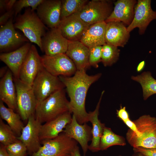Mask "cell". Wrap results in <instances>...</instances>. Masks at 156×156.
<instances>
[{
  "mask_svg": "<svg viewBox=\"0 0 156 156\" xmlns=\"http://www.w3.org/2000/svg\"><path fill=\"white\" fill-rule=\"evenodd\" d=\"M101 75V73L89 75L86 70H77L73 76H59L66 87L70 99V112L80 124L89 121L90 114L86 112L85 109L86 97L90 86Z\"/></svg>",
  "mask_w": 156,
  "mask_h": 156,
  "instance_id": "cell-1",
  "label": "cell"
},
{
  "mask_svg": "<svg viewBox=\"0 0 156 156\" xmlns=\"http://www.w3.org/2000/svg\"><path fill=\"white\" fill-rule=\"evenodd\" d=\"M68 112H70L69 101L67 99L64 90L63 89L37 103L35 116L42 124Z\"/></svg>",
  "mask_w": 156,
  "mask_h": 156,
  "instance_id": "cell-2",
  "label": "cell"
},
{
  "mask_svg": "<svg viewBox=\"0 0 156 156\" xmlns=\"http://www.w3.org/2000/svg\"><path fill=\"white\" fill-rule=\"evenodd\" d=\"M14 26L15 28L21 30L29 41L36 44L43 52L42 38L49 29L31 8H28L23 14L18 15Z\"/></svg>",
  "mask_w": 156,
  "mask_h": 156,
  "instance_id": "cell-3",
  "label": "cell"
},
{
  "mask_svg": "<svg viewBox=\"0 0 156 156\" xmlns=\"http://www.w3.org/2000/svg\"><path fill=\"white\" fill-rule=\"evenodd\" d=\"M133 122L141 135L137 136L129 129L126 134L129 143L133 148H156V118L144 115Z\"/></svg>",
  "mask_w": 156,
  "mask_h": 156,
  "instance_id": "cell-4",
  "label": "cell"
},
{
  "mask_svg": "<svg viewBox=\"0 0 156 156\" xmlns=\"http://www.w3.org/2000/svg\"><path fill=\"white\" fill-rule=\"evenodd\" d=\"M41 142L42 145L31 156H68L78 146L76 141L64 132L55 138Z\"/></svg>",
  "mask_w": 156,
  "mask_h": 156,
  "instance_id": "cell-5",
  "label": "cell"
},
{
  "mask_svg": "<svg viewBox=\"0 0 156 156\" xmlns=\"http://www.w3.org/2000/svg\"><path fill=\"white\" fill-rule=\"evenodd\" d=\"M112 4V1L109 0L88 1L75 14L84 22L90 25L105 21L113 10Z\"/></svg>",
  "mask_w": 156,
  "mask_h": 156,
  "instance_id": "cell-6",
  "label": "cell"
},
{
  "mask_svg": "<svg viewBox=\"0 0 156 156\" xmlns=\"http://www.w3.org/2000/svg\"><path fill=\"white\" fill-rule=\"evenodd\" d=\"M64 87L59 77L51 75L43 67L39 71L32 86L37 103Z\"/></svg>",
  "mask_w": 156,
  "mask_h": 156,
  "instance_id": "cell-7",
  "label": "cell"
},
{
  "mask_svg": "<svg viewBox=\"0 0 156 156\" xmlns=\"http://www.w3.org/2000/svg\"><path fill=\"white\" fill-rule=\"evenodd\" d=\"M17 94V111L22 119L28 120L31 116L35 114L37 101L32 86L14 78Z\"/></svg>",
  "mask_w": 156,
  "mask_h": 156,
  "instance_id": "cell-8",
  "label": "cell"
},
{
  "mask_svg": "<svg viewBox=\"0 0 156 156\" xmlns=\"http://www.w3.org/2000/svg\"><path fill=\"white\" fill-rule=\"evenodd\" d=\"M41 57L43 67L54 76L71 77L77 71L74 63L65 53Z\"/></svg>",
  "mask_w": 156,
  "mask_h": 156,
  "instance_id": "cell-9",
  "label": "cell"
},
{
  "mask_svg": "<svg viewBox=\"0 0 156 156\" xmlns=\"http://www.w3.org/2000/svg\"><path fill=\"white\" fill-rule=\"evenodd\" d=\"M151 2V0H138L137 1L135 6L133 18L127 27L129 32L138 28L139 34H143L150 23L156 19V11L152 9Z\"/></svg>",
  "mask_w": 156,
  "mask_h": 156,
  "instance_id": "cell-10",
  "label": "cell"
},
{
  "mask_svg": "<svg viewBox=\"0 0 156 156\" xmlns=\"http://www.w3.org/2000/svg\"><path fill=\"white\" fill-rule=\"evenodd\" d=\"M43 67L41 57L35 46L31 45L21 68L19 79L32 86L35 78Z\"/></svg>",
  "mask_w": 156,
  "mask_h": 156,
  "instance_id": "cell-11",
  "label": "cell"
},
{
  "mask_svg": "<svg viewBox=\"0 0 156 156\" xmlns=\"http://www.w3.org/2000/svg\"><path fill=\"white\" fill-rule=\"evenodd\" d=\"M42 123L37 119L35 114L30 116L26 125L23 128L20 136L17 137L26 146L31 155L41 146L40 134Z\"/></svg>",
  "mask_w": 156,
  "mask_h": 156,
  "instance_id": "cell-12",
  "label": "cell"
},
{
  "mask_svg": "<svg viewBox=\"0 0 156 156\" xmlns=\"http://www.w3.org/2000/svg\"><path fill=\"white\" fill-rule=\"evenodd\" d=\"M13 17L0 28V51L5 52L18 48L29 40L16 30L13 23Z\"/></svg>",
  "mask_w": 156,
  "mask_h": 156,
  "instance_id": "cell-13",
  "label": "cell"
},
{
  "mask_svg": "<svg viewBox=\"0 0 156 156\" xmlns=\"http://www.w3.org/2000/svg\"><path fill=\"white\" fill-rule=\"evenodd\" d=\"M62 0H43L36 9L37 14L47 27L56 28L61 21Z\"/></svg>",
  "mask_w": 156,
  "mask_h": 156,
  "instance_id": "cell-14",
  "label": "cell"
},
{
  "mask_svg": "<svg viewBox=\"0 0 156 156\" xmlns=\"http://www.w3.org/2000/svg\"><path fill=\"white\" fill-rule=\"evenodd\" d=\"M90 25L74 14L61 20L57 28L68 41H80Z\"/></svg>",
  "mask_w": 156,
  "mask_h": 156,
  "instance_id": "cell-15",
  "label": "cell"
},
{
  "mask_svg": "<svg viewBox=\"0 0 156 156\" xmlns=\"http://www.w3.org/2000/svg\"><path fill=\"white\" fill-rule=\"evenodd\" d=\"M92 129L86 123L79 124L73 115L71 122L66 126L63 132L79 143L85 156L88 149V142L92 140Z\"/></svg>",
  "mask_w": 156,
  "mask_h": 156,
  "instance_id": "cell-16",
  "label": "cell"
},
{
  "mask_svg": "<svg viewBox=\"0 0 156 156\" xmlns=\"http://www.w3.org/2000/svg\"><path fill=\"white\" fill-rule=\"evenodd\" d=\"M68 43L57 28L50 29L42 38L43 52L48 55L65 53Z\"/></svg>",
  "mask_w": 156,
  "mask_h": 156,
  "instance_id": "cell-17",
  "label": "cell"
},
{
  "mask_svg": "<svg viewBox=\"0 0 156 156\" xmlns=\"http://www.w3.org/2000/svg\"><path fill=\"white\" fill-rule=\"evenodd\" d=\"M31 45L27 42L13 51L0 54V60L8 68L14 78L19 79L21 68Z\"/></svg>",
  "mask_w": 156,
  "mask_h": 156,
  "instance_id": "cell-18",
  "label": "cell"
},
{
  "mask_svg": "<svg viewBox=\"0 0 156 156\" xmlns=\"http://www.w3.org/2000/svg\"><path fill=\"white\" fill-rule=\"evenodd\" d=\"M71 114L69 112L66 113L42 125L40 134L41 142L55 138L63 132L66 126L71 121Z\"/></svg>",
  "mask_w": 156,
  "mask_h": 156,
  "instance_id": "cell-19",
  "label": "cell"
},
{
  "mask_svg": "<svg viewBox=\"0 0 156 156\" xmlns=\"http://www.w3.org/2000/svg\"><path fill=\"white\" fill-rule=\"evenodd\" d=\"M124 23L111 21L106 23L105 38L106 43L116 47H124L127 42L130 34Z\"/></svg>",
  "mask_w": 156,
  "mask_h": 156,
  "instance_id": "cell-20",
  "label": "cell"
},
{
  "mask_svg": "<svg viewBox=\"0 0 156 156\" xmlns=\"http://www.w3.org/2000/svg\"><path fill=\"white\" fill-rule=\"evenodd\" d=\"M137 2L135 0H117L114 3L112 12L105 22L106 23L111 21L120 22L128 26L133 18Z\"/></svg>",
  "mask_w": 156,
  "mask_h": 156,
  "instance_id": "cell-21",
  "label": "cell"
},
{
  "mask_svg": "<svg viewBox=\"0 0 156 156\" xmlns=\"http://www.w3.org/2000/svg\"><path fill=\"white\" fill-rule=\"evenodd\" d=\"M65 54L73 61L77 70L86 71L90 68L89 48L80 41H68Z\"/></svg>",
  "mask_w": 156,
  "mask_h": 156,
  "instance_id": "cell-22",
  "label": "cell"
},
{
  "mask_svg": "<svg viewBox=\"0 0 156 156\" xmlns=\"http://www.w3.org/2000/svg\"><path fill=\"white\" fill-rule=\"evenodd\" d=\"M0 100L8 107L17 111L16 89L13 75L9 69L0 80Z\"/></svg>",
  "mask_w": 156,
  "mask_h": 156,
  "instance_id": "cell-23",
  "label": "cell"
},
{
  "mask_svg": "<svg viewBox=\"0 0 156 156\" xmlns=\"http://www.w3.org/2000/svg\"><path fill=\"white\" fill-rule=\"evenodd\" d=\"M106 25L105 21L90 25L79 41L88 48L105 45L106 44L105 38Z\"/></svg>",
  "mask_w": 156,
  "mask_h": 156,
  "instance_id": "cell-24",
  "label": "cell"
},
{
  "mask_svg": "<svg viewBox=\"0 0 156 156\" xmlns=\"http://www.w3.org/2000/svg\"><path fill=\"white\" fill-rule=\"evenodd\" d=\"M104 91L102 92L101 95L95 110L89 112V121L91 123L92 138L91 143L89 146L88 149L93 152L100 150V144L101 139L105 127L104 124L102 123L99 119V109L100 103Z\"/></svg>",
  "mask_w": 156,
  "mask_h": 156,
  "instance_id": "cell-25",
  "label": "cell"
},
{
  "mask_svg": "<svg viewBox=\"0 0 156 156\" xmlns=\"http://www.w3.org/2000/svg\"><path fill=\"white\" fill-rule=\"evenodd\" d=\"M0 118L5 120L16 136L19 137L24 127L18 113L14 112L13 109L6 107L3 103L0 100Z\"/></svg>",
  "mask_w": 156,
  "mask_h": 156,
  "instance_id": "cell-26",
  "label": "cell"
},
{
  "mask_svg": "<svg viewBox=\"0 0 156 156\" xmlns=\"http://www.w3.org/2000/svg\"><path fill=\"white\" fill-rule=\"evenodd\" d=\"M131 78L139 83L141 86L144 100L156 94V79L152 77L150 71L144 72L136 76H132Z\"/></svg>",
  "mask_w": 156,
  "mask_h": 156,
  "instance_id": "cell-27",
  "label": "cell"
},
{
  "mask_svg": "<svg viewBox=\"0 0 156 156\" xmlns=\"http://www.w3.org/2000/svg\"><path fill=\"white\" fill-rule=\"evenodd\" d=\"M126 145L125 139L123 137L116 134L110 128L105 127L101 139L100 150H106L113 146H124Z\"/></svg>",
  "mask_w": 156,
  "mask_h": 156,
  "instance_id": "cell-28",
  "label": "cell"
},
{
  "mask_svg": "<svg viewBox=\"0 0 156 156\" xmlns=\"http://www.w3.org/2000/svg\"><path fill=\"white\" fill-rule=\"evenodd\" d=\"M88 0H62L61 8V20L78 12Z\"/></svg>",
  "mask_w": 156,
  "mask_h": 156,
  "instance_id": "cell-29",
  "label": "cell"
},
{
  "mask_svg": "<svg viewBox=\"0 0 156 156\" xmlns=\"http://www.w3.org/2000/svg\"><path fill=\"white\" fill-rule=\"evenodd\" d=\"M120 53L117 47L106 43L102 46L101 62L105 66H111L118 60Z\"/></svg>",
  "mask_w": 156,
  "mask_h": 156,
  "instance_id": "cell-30",
  "label": "cell"
},
{
  "mask_svg": "<svg viewBox=\"0 0 156 156\" xmlns=\"http://www.w3.org/2000/svg\"><path fill=\"white\" fill-rule=\"evenodd\" d=\"M17 136L10 126L5 124L0 118V142L6 146L16 141Z\"/></svg>",
  "mask_w": 156,
  "mask_h": 156,
  "instance_id": "cell-31",
  "label": "cell"
},
{
  "mask_svg": "<svg viewBox=\"0 0 156 156\" xmlns=\"http://www.w3.org/2000/svg\"><path fill=\"white\" fill-rule=\"evenodd\" d=\"M5 147L9 156H26L27 151L25 145L18 139Z\"/></svg>",
  "mask_w": 156,
  "mask_h": 156,
  "instance_id": "cell-32",
  "label": "cell"
},
{
  "mask_svg": "<svg viewBox=\"0 0 156 156\" xmlns=\"http://www.w3.org/2000/svg\"><path fill=\"white\" fill-rule=\"evenodd\" d=\"M43 0H19L16 1L13 8L15 11L14 17L24 8H31L33 10H36L38 5Z\"/></svg>",
  "mask_w": 156,
  "mask_h": 156,
  "instance_id": "cell-33",
  "label": "cell"
},
{
  "mask_svg": "<svg viewBox=\"0 0 156 156\" xmlns=\"http://www.w3.org/2000/svg\"><path fill=\"white\" fill-rule=\"evenodd\" d=\"M102 49V46L89 48V62L90 66L96 68L98 67V64L101 62Z\"/></svg>",
  "mask_w": 156,
  "mask_h": 156,
  "instance_id": "cell-34",
  "label": "cell"
},
{
  "mask_svg": "<svg viewBox=\"0 0 156 156\" xmlns=\"http://www.w3.org/2000/svg\"><path fill=\"white\" fill-rule=\"evenodd\" d=\"M16 1V0H0V13L5 11H7L13 8Z\"/></svg>",
  "mask_w": 156,
  "mask_h": 156,
  "instance_id": "cell-35",
  "label": "cell"
},
{
  "mask_svg": "<svg viewBox=\"0 0 156 156\" xmlns=\"http://www.w3.org/2000/svg\"><path fill=\"white\" fill-rule=\"evenodd\" d=\"M134 152H139L145 156H156V148H146L142 147L133 148Z\"/></svg>",
  "mask_w": 156,
  "mask_h": 156,
  "instance_id": "cell-36",
  "label": "cell"
},
{
  "mask_svg": "<svg viewBox=\"0 0 156 156\" xmlns=\"http://www.w3.org/2000/svg\"><path fill=\"white\" fill-rule=\"evenodd\" d=\"M15 14L14 8L6 12L1 15L0 17V25H2L5 24L9 20L13 17Z\"/></svg>",
  "mask_w": 156,
  "mask_h": 156,
  "instance_id": "cell-37",
  "label": "cell"
},
{
  "mask_svg": "<svg viewBox=\"0 0 156 156\" xmlns=\"http://www.w3.org/2000/svg\"><path fill=\"white\" fill-rule=\"evenodd\" d=\"M0 156H9L8 154L5 146L0 144Z\"/></svg>",
  "mask_w": 156,
  "mask_h": 156,
  "instance_id": "cell-38",
  "label": "cell"
},
{
  "mask_svg": "<svg viewBox=\"0 0 156 156\" xmlns=\"http://www.w3.org/2000/svg\"><path fill=\"white\" fill-rule=\"evenodd\" d=\"M145 65V62L144 61H142L139 63L137 67V71L140 72L144 68Z\"/></svg>",
  "mask_w": 156,
  "mask_h": 156,
  "instance_id": "cell-39",
  "label": "cell"
},
{
  "mask_svg": "<svg viewBox=\"0 0 156 156\" xmlns=\"http://www.w3.org/2000/svg\"><path fill=\"white\" fill-rule=\"evenodd\" d=\"M70 155L71 156H81L78 146L71 153Z\"/></svg>",
  "mask_w": 156,
  "mask_h": 156,
  "instance_id": "cell-40",
  "label": "cell"
},
{
  "mask_svg": "<svg viewBox=\"0 0 156 156\" xmlns=\"http://www.w3.org/2000/svg\"><path fill=\"white\" fill-rule=\"evenodd\" d=\"M7 67H3L0 69V77L2 78L6 73L8 70H6Z\"/></svg>",
  "mask_w": 156,
  "mask_h": 156,
  "instance_id": "cell-41",
  "label": "cell"
},
{
  "mask_svg": "<svg viewBox=\"0 0 156 156\" xmlns=\"http://www.w3.org/2000/svg\"><path fill=\"white\" fill-rule=\"evenodd\" d=\"M132 156H145L141 153L138 152H134Z\"/></svg>",
  "mask_w": 156,
  "mask_h": 156,
  "instance_id": "cell-42",
  "label": "cell"
},
{
  "mask_svg": "<svg viewBox=\"0 0 156 156\" xmlns=\"http://www.w3.org/2000/svg\"><path fill=\"white\" fill-rule=\"evenodd\" d=\"M118 156H122L121 155H118Z\"/></svg>",
  "mask_w": 156,
  "mask_h": 156,
  "instance_id": "cell-43",
  "label": "cell"
},
{
  "mask_svg": "<svg viewBox=\"0 0 156 156\" xmlns=\"http://www.w3.org/2000/svg\"><path fill=\"white\" fill-rule=\"evenodd\" d=\"M68 156H71L70 155H68Z\"/></svg>",
  "mask_w": 156,
  "mask_h": 156,
  "instance_id": "cell-44",
  "label": "cell"
}]
</instances>
